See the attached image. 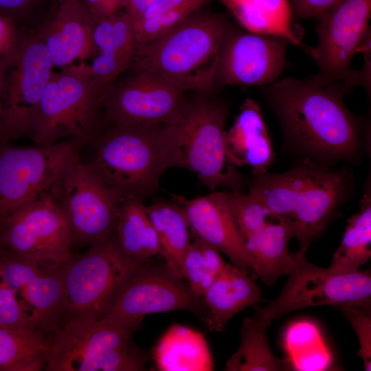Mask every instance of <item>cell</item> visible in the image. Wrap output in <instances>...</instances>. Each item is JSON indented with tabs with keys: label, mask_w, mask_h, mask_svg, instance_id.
Masks as SVG:
<instances>
[{
	"label": "cell",
	"mask_w": 371,
	"mask_h": 371,
	"mask_svg": "<svg viewBox=\"0 0 371 371\" xmlns=\"http://www.w3.org/2000/svg\"><path fill=\"white\" fill-rule=\"evenodd\" d=\"M352 89L346 82H326L315 75L262 86L287 152L298 161L328 167L359 163L370 148V122L346 106L344 97Z\"/></svg>",
	"instance_id": "6da1fadb"
},
{
	"label": "cell",
	"mask_w": 371,
	"mask_h": 371,
	"mask_svg": "<svg viewBox=\"0 0 371 371\" xmlns=\"http://www.w3.org/2000/svg\"><path fill=\"white\" fill-rule=\"evenodd\" d=\"M353 186L347 168L301 160L284 172L254 175L248 192L258 199L275 219L287 221L300 249L306 251L350 196Z\"/></svg>",
	"instance_id": "7a4b0ae2"
},
{
	"label": "cell",
	"mask_w": 371,
	"mask_h": 371,
	"mask_svg": "<svg viewBox=\"0 0 371 371\" xmlns=\"http://www.w3.org/2000/svg\"><path fill=\"white\" fill-rule=\"evenodd\" d=\"M174 128V123L106 124L85 146L88 155L81 159L121 201H144L158 190L161 176L172 168Z\"/></svg>",
	"instance_id": "3957f363"
},
{
	"label": "cell",
	"mask_w": 371,
	"mask_h": 371,
	"mask_svg": "<svg viewBox=\"0 0 371 371\" xmlns=\"http://www.w3.org/2000/svg\"><path fill=\"white\" fill-rule=\"evenodd\" d=\"M230 21L202 7L138 49L130 67L157 74L185 92L215 93L221 45Z\"/></svg>",
	"instance_id": "277c9868"
},
{
	"label": "cell",
	"mask_w": 371,
	"mask_h": 371,
	"mask_svg": "<svg viewBox=\"0 0 371 371\" xmlns=\"http://www.w3.org/2000/svg\"><path fill=\"white\" fill-rule=\"evenodd\" d=\"M228 105L214 93H195L187 98L174 123L172 168L192 172L212 191L223 188L241 190L245 180L228 161L225 129Z\"/></svg>",
	"instance_id": "5b68a950"
},
{
	"label": "cell",
	"mask_w": 371,
	"mask_h": 371,
	"mask_svg": "<svg viewBox=\"0 0 371 371\" xmlns=\"http://www.w3.org/2000/svg\"><path fill=\"white\" fill-rule=\"evenodd\" d=\"M106 90L83 63L52 72L33 123L34 144L69 140L82 148L89 143L104 126L102 111Z\"/></svg>",
	"instance_id": "8992f818"
},
{
	"label": "cell",
	"mask_w": 371,
	"mask_h": 371,
	"mask_svg": "<svg viewBox=\"0 0 371 371\" xmlns=\"http://www.w3.org/2000/svg\"><path fill=\"white\" fill-rule=\"evenodd\" d=\"M139 327L115 326L90 318L62 319L50 335L45 370H144L147 357L131 341Z\"/></svg>",
	"instance_id": "52a82bcc"
},
{
	"label": "cell",
	"mask_w": 371,
	"mask_h": 371,
	"mask_svg": "<svg viewBox=\"0 0 371 371\" xmlns=\"http://www.w3.org/2000/svg\"><path fill=\"white\" fill-rule=\"evenodd\" d=\"M143 260L126 254L113 233L89 245L85 252L73 255L63 267L62 319H102Z\"/></svg>",
	"instance_id": "ba28073f"
},
{
	"label": "cell",
	"mask_w": 371,
	"mask_h": 371,
	"mask_svg": "<svg viewBox=\"0 0 371 371\" xmlns=\"http://www.w3.org/2000/svg\"><path fill=\"white\" fill-rule=\"evenodd\" d=\"M294 253L295 263L278 296L252 316L267 328L275 319L304 308L322 305L370 307V269L337 273L310 262L306 251Z\"/></svg>",
	"instance_id": "9c48e42d"
},
{
	"label": "cell",
	"mask_w": 371,
	"mask_h": 371,
	"mask_svg": "<svg viewBox=\"0 0 371 371\" xmlns=\"http://www.w3.org/2000/svg\"><path fill=\"white\" fill-rule=\"evenodd\" d=\"M0 94V144L30 137L44 89L54 67L38 36L19 34L7 56Z\"/></svg>",
	"instance_id": "30bf717a"
},
{
	"label": "cell",
	"mask_w": 371,
	"mask_h": 371,
	"mask_svg": "<svg viewBox=\"0 0 371 371\" xmlns=\"http://www.w3.org/2000/svg\"><path fill=\"white\" fill-rule=\"evenodd\" d=\"M80 151L69 140L30 147L0 144V223L50 192Z\"/></svg>",
	"instance_id": "8fae6325"
},
{
	"label": "cell",
	"mask_w": 371,
	"mask_h": 371,
	"mask_svg": "<svg viewBox=\"0 0 371 371\" xmlns=\"http://www.w3.org/2000/svg\"><path fill=\"white\" fill-rule=\"evenodd\" d=\"M50 192L66 218L72 247L89 246L114 232L122 201L80 156Z\"/></svg>",
	"instance_id": "7c38bea8"
},
{
	"label": "cell",
	"mask_w": 371,
	"mask_h": 371,
	"mask_svg": "<svg viewBox=\"0 0 371 371\" xmlns=\"http://www.w3.org/2000/svg\"><path fill=\"white\" fill-rule=\"evenodd\" d=\"M370 17L371 0H340L315 17L317 44L302 47L317 64V78L367 90L361 70L350 65L370 30Z\"/></svg>",
	"instance_id": "4fadbf2b"
},
{
	"label": "cell",
	"mask_w": 371,
	"mask_h": 371,
	"mask_svg": "<svg viewBox=\"0 0 371 371\" xmlns=\"http://www.w3.org/2000/svg\"><path fill=\"white\" fill-rule=\"evenodd\" d=\"M66 218L51 192L0 223V249L41 266L65 265L73 254Z\"/></svg>",
	"instance_id": "5bb4252c"
},
{
	"label": "cell",
	"mask_w": 371,
	"mask_h": 371,
	"mask_svg": "<svg viewBox=\"0 0 371 371\" xmlns=\"http://www.w3.org/2000/svg\"><path fill=\"white\" fill-rule=\"evenodd\" d=\"M152 258L136 267L112 307L99 321L115 326L141 325L146 315L175 310L206 317L203 297L194 294L165 262H155Z\"/></svg>",
	"instance_id": "9a60e30c"
},
{
	"label": "cell",
	"mask_w": 371,
	"mask_h": 371,
	"mask_svg": "<svg viewBox=\"0 0 371 371\" xmlns=\"http://www.w3.org/2000/svg\"><path fill=\"white\" fill-rule=\"evenodd\" d=\"M130 68L131 71L117 79L105 93L104 124L176 123L187 100L185 91L151 71Z\"/></svg>",
	"instance_id": "2e32d148"
},
{
	"label": "cell",
	"mask_w": 371,
	"mask_h": 371,
	"mask_svg": "<svg viewBox=\"0 0 371 371\" xmlns=\"http://www.w3.org/2000/svg\"><path fill=\"white\" fill-rule=\"evenodd\" d=\"M289 41L281 36L249 32L232 21L221 45L215 91L225 86H265L278 80L286 64Z\"/></svg>",
	"instance_id": "e0dca14e"
},
{
	"label": "cell",
	"mask_w": 371,
	"mask_h": 371,
	"mask_svg": "<svg viewBox=\"0 0 371 371\" xmlns=\"http://www.w3.org/2000/svg\"><path fill=\"white\" fill-rule=\"evenodd\" d=\"M64 266L43 267L0 249V279L16 293L32 325L49 335L63 315Z\"/></svg>",
	"instance_id": "ac0fdd59"
},
{
	"label": "cell",
	"mask_w": 371,
	"mask_h": 371,
	"mask_svg": "<svg viewBox=\"0 0 371 371\" xmlns=\"http://www.w3.org/2000/svg\"><path fill=\"white\" fill-rule=\"evenodd\" d=\"M195 238L225 254L232 264L251 279L258 278L247 251L245 239L234 217L228 192L187 199L175 197Z\"/></svg>",
	"instance_id": "d6986e66"
},
{
	"label": "cell",
	"mask_w": 371,
	"mask_h": 371,
	"mask_svg": "<svg viewBox=\"0 0 371 371\" xmlns=\"http://www.w3.org/2000/svg\"><path fill=\"white\" fill-rule=\"evenodd\" d=\"M95 22L82 0L60 3L52 19L38 34L54 67H65L74 60H85L93 49Z\"/></svg>",
	"instance_id": "ffe728a7"
},
{
	"label": "cell",
	"mask_w": 371,
	"mask_h": 371,
	"mask_svg": "<svg viewBox=\"0 0 371 371\" xmlns=\"http://www.w3.org/2000/svg\"><path fill=\"white\" fill-rule=\"evenodd\" d=\"M225 153L231 164L251 167L254 175L267 172L273 153L267 128L258 103L247 98L225 133Z\"/></svg>",
	"instance_id": "44dd1931"
},
{
	"label": "cell",
	"mask_w": 371,
	"mask_h": 371,
	"mask_svg": "<svg viewBox=\"0 0 371 371\" xmlns=\"http://www.w3.org/2000/svg\"><path fill=\"white\" fill-rule=\"evenodd\" d=\"M208 328L221 332L232 317L262 299L261 289L243 271L226 263L203 295Z\"/></svg>",
	"instance_id": "7402d4cb"
},
{
	"label": "cell",
	"mask_w": 371,
	"mask_h": 371,
	"mask_svg": "<svg viewBox=\"0 0 371 371\" xmlns=\"http://www.w3.org/2000/svg\"><path fill=\"white\" fill-rule=\"evenodd\" d=\"M293 237L289 223L276 220L245 239L254 269L263 283L272 285L291 271L295 257L289 243Z\"/></svg>",
	"instance_id": "603a6c76"
},
{
	"label": "cell",
	"mask_w": 371,
	"mask_h": 371,
	"mask_svg": "<svg viewBox=\"0 0 371 371\" xmlns=\"http://www.w3.org/2000/svg\"><path fill=\"white\" fill-rule=\"evenodd\" d=\"M153 358L161 371L214 370L210 351L203 334L179 324L172 325L153 350Z\"/></svg>",
	"instance_id": "cb8c5ba5"
},
{
	"label": "cell",
	"mask_w": 371,
	"mask_h": 371,
	"mask_svg": "<svg viewBox=\"0 0 371 371\" xmlns=\"http://www.w3.org/2000/svg\"><path fill=\"white\" fill-rule=\"evenodd\" d=\"M243 29L254 33L276 35L302 45L288 0H216Z\"/></svg>",
	"instance_id": "d4e9b609"
},
{
	"label": "cell",
	"mask_w": 371,
	"mask_h": 371,
	"mask_svg": "<svg viewBox=\"0 0 371 371\" xmlns=\"http://www.w3.org/2000/svg\"><path fill=\"white\" fill-rule=\"evenodd\" d=\"M146 210L166 266L177 278L186 280L183 262L191 242L190 227L181 207L176 201H161L146 206Z\"/></svg>",
	"instance_id": "484cf974"
},
{
	"label": "cell",
	"mask_w": 371,
	"mask_h": 371,
	"mask_svg": "<svg viewBox=\"0 0 371 371\" xmlns=\"http://www.w3.org/2000/svg\"><path fill=\"white\" fill-rule=\"evenodd\" d=\"M50 335L32 326H0V371L45 369Z\"/></svg>",
	"instance_id": "4316f807"
},
{
	"label": "cell",
	"mask_w": 371,
	"mask_h": 371,
	"mask_svg": "<svg viewBox=\"0 0 371 371\" xmlns=\"http://www.w3.org/2000/svg\"><path fill=\"white\" fill-rule=\"evenodd\" d=\"M113 234L121 249L133 258L146 260L160 254L157 232L141 200L121 201Z\"/></svg>",
	"instance_id": "83f0119b"
},
{
	"label": "cell",
	"mask_w": 371,
	"mask_h": 371,
	"mask_svg": "<svg viewBox=\"0 0 371 371\" xmlns=\"http://www.w3.org/2000/svg\"><path fill=\"white\" fill-rule=\"evenodd\" d=\"M366 185L360 209L347 220L341 241L332 258L329 269L348 273L361 269L371 258V190Z\"/></svg>",
	"instance_id": "f1b7e54d"
},
{
	"label": "cell",
	"mask_w": 371,
	"mask_h": 371,
	"mask_svg": "<svg viewBox=\"0 0 371 371\" xmlns=\"http://www.w3.org/2000/svg\"><path fill=\"white\" fill-rule=\"evenodd\" d=\"M238 350L227 359L225 371H282L292 368L288 359L278 358L271 350L267 329L249 316L243 320Z\"/></svg>",
	"instance_id": "f546056e"
},
{
	"label": "cell",
	"mask_w": 371,
	"mask_h": 371,
	"mask_svg": "<svg viewBox=\"0 0 371 371\" xmlns=\"http://www.w3.org/2000/svg\"><path fill=\"white\" fill-rule=\"evenodd\" d=\"M93 47L98 58L123 70L129 69L135 54V43L131 19L122 9L95 23Z\"/></svg>",
	"instance_id": "4dcf8cb0"
},
{
	"label": "cell",
	"mask_w": 371,
	"mask_h": 371,
	"mask_svg": "<svg viewBox=\"0 0 371 371\" xmlns=\"http://www.w3.org/2000/svg\"><path fill=\"white\" fill-rule=\"evenodd\" d=\"M225 265L216 249L195 238L190 245L183 262L186 280L188 281L191 291L203 297Z\"/></svg>",
	"instance_id": "1f68e13d"
},
{
	"label": "cell",
	"mask_w": 371,
	"mask_h": 371,
	"mask_svg": "<svg viewBox=\"0 0 371 371\" xmlns=\"http://www.w3.org/2000/svg\"><path fill=\"white\" fill-rule=\"evenodd\" d=\"M213 0H189L185 3L155 16L133 23L135 52L146 43L170 30L195 10Z\"/></svg>",
	"instance_id": "d6a6232c"
},
{
	"label": "cell",
	"mask_w": 371,
	"mask_h": 371,
	"mask_svg": "<svg viewBox=\"0 0 371 371\" xmlns=\"http://www.w3.org/2000/svg\"><path fill=\"white\" fill-rule=\"evenodd\" d=\"M228 194L234 217L245 239L276 220L267 207L250 193L232 190Z\"/></svg>",
	"instance_id": "836d02e7"
},
{
	"label": "cell",
	"mask_w": 371,
	"mask_h": 371,
	"mask_svg": "<svg viewBox=\"0 0 371 371\" xmlns=\"http://www.w3.org/2000/svg\"><path fill=\"white\" fill-rule=\"evenodd\" d=\"M355 330L359 341L357 355L362 358L365 370L371 369L370 307L344 306L339 308Z\"/></svg>",
	"instance_id": "e575fe53"
},
{
	"label": "cell",
	"mask_w": 371,
	"mask_h": 371,
	"mask_svg": "<svg viewBox=\"0 0 371 371\" xmlns=\"http://www.w3.org/2000/svg\"><path fill=\"white\" fill-rule=\"evenodd\" d=\"M25 326H34L16 293L0 279V326L15 328Z\"/></svg>",
	"instance_id": "d590c367"
},
{
	"label": "cell",
	"mask_w": 371,
	"mask_h": 371,
	"mask_svg": "<svg viewBox=\"0 0 371 371\" xmlns=\"http://www.w3.org/2000/svg\"><path fill=\"white\" fill-rule=\"evenodd\" d=\"M295 20L316 17L340 0H288Z\"/></svg>",
	"instance_id": "8d00e7d4"
},
{
	"label": "cell",
	"mask_w": 371,
	"mask_h": 371,
	"mask_svg": "<svg viewBox=\"0 0 371 371\" xmlns=\"http://www.w3.org/2000/svg\"><path fill=\"white\" fill-rule=\"evenodd\" d=\"M19 36L16 21L12 17L0 15V58L12 52Z\"/></svg>",
	"instance_id": "74e56055"
},
{
	"label": "cell",
	"mask_w": 371,
	"mask_h": 371,
	"mask_svg": "<svg viewBox=\"0 0 371 371\" xmlns=\"http://www.w3.org/2000/svg\"><path fill=\"white\" fill-rule=\"evenodd\" d=\"M84 2L95 23L123 9L124 0H85Z\"/></svg>",
	"instance_id": "f35d334b"
},
{
	"label": "cell",
	"mask_w": 371,
	"mask_h": 371,
	"mask_svg": "<svg viewBox=\"0 0 371 371\" xmlns=\"http://www.w3.org/2000/svg\"><path fill=\"white\" fill-rule=\"evenodd\" d=\"M40 0H0V15L17 21L27 16Z\"/></svg>",
	"instance_id": "ab89813d"
},
{
	"label": "cell",
	"mask_w": 371,
	"mask_h": 371,
	"mask_svg": "<svg viewBox=\"0 0 371 371\" xmlns=\"http://www.w3.org/2000/svg\"><path fill=\"white\" fill-rule=\"evenodd\" d=\"M159 1L161 0H124L123 9L128 13L133 22L149 7Z\"/></svg>",
	"instance_id": "60d3db41"
},
{
	"label": "cell",
	"mask_w": 371,
	"mask_h": 371,
	"mask_svg": "<svg viewBox=\"0 0 371 371\" xmlns=\"http://www.w3.org/2000/svg\"><path fill=\"white\" fill-rule=\"evenodd\" d=\"M7 63L3 60H0V94L3 84L4 73L6 69Z\"/></svg>",
	"instance_id": "b9f144b4"
},
{
	"label": "cell",
	"mask_w": 371,
	"mask_h": 371,
	"mask_svg": "<svg viewBox=\"0 0 371 371\" xmlns=\"http://www.w3.org/2000/svg\"><path fill=\"white\" fill-rule=\"evenodd\" d=\"M53 1H58L59 3H61L69 0H53Z\"/></svg>",
	"instance_id": "7bdbcfd3"
}]
</instances>
